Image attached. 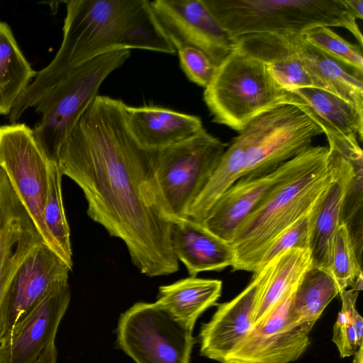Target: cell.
I'll return each instance as SVG.
<instances>
[{
  "label": "cell",
  "instance_id": "1",
  "mask_svg": "<svg viewBox=\"0 0 363 363\" xmlns=\"http://www.w3.org/2000/svg\"><path fill=\"white\" fill-rule=\"evenodd\" d=\"M126 104L98 95L57 148L53 160L87 201V214L124 242L133 264L153 277L179 270L152 174L156 151L141 147L128 124Z\"/></svg>",
  "mask_w": 363,
  "mask_h": 363
},
{
  "label": "cell",
  "instance_id": "2",
  "mask_svg": "<svg viewBox=\"0 0 363 363\" xmlns=\"http://www.w3.org/2000/svg\"><path fill=\"white\" fill-rule=\"evenodd\" d=\"M66 3L63 38L52 60L36 75L12 108L18 122L67 73L108 52L142 49L174 54L147 0H70Z\"/></svg>",
  "mask_w": 363,
  "mask_h": 363
},
{
  "label": "cell",
  "instance_id": "3",
  "mask_svg": "<svg viewBox=\"0 0 363 363\" xmlns=\"http://www.w3.org/2000/svg\"><path fill=\"white\" fill-rule=\"evenodd\" d=\"M232 36L301 33L317 26L347 30L362 48L363 38L346 0H203Z\"/></svg>",
  "mask_w": 363,
  "mask_h": 363
},
{
  "label": "cell",
  "instance_id": "4",
  "mask_svg": "<svg viewBox=\"0 0 363 363\" xmlns=\"http://www.w3.org/2000/svg\"><path fill=\"white\" fill-rule=\"evenodd\" d=\"M333 180L326 161L274 189L238 226L230 242L234 271L255 272L273 242L311 211Z\"/></svg>",
  "mask_w": 363,
  "mask_h": 363
},
{
  "label": "cell",
  "instance_id": "5",
  "mask_svg": "<svg viewBox=\"0 0 363 363\" xmlns=\"http://www.w3.org/2000/svg\"><path fill=\"white\" fill-rule=\"evenodd\" d=\"M286 93L263 61L238 48L216 67L203 101L213 122L239 132L257 116L283 103Z\"/></svg>",
  "mask_w": 363,
  "mask_h": 363
},
{
  "label": "cell",
  "instance_id": "6",
  "mask_svg": "<svg viewBox=\"0 0 363 363\" xmlns=\"http://www.w3.org/2000/svg\"><path fill=\"white\" fill-rule=\"evenodd\" d=\"M323 133L318 122L302 108L281 103L252 118L229 145L243 159L240 177H256L297 156Z\"/></svg>",
  "mask_w": 363,
  "mask_h": 363
},
{
  "label": "cell",
  "instance_id": "7",
  "mask_svg": "<svg viewBox=\"0 0 363 363\" xmlns=\"http://www.w3.org/2000/svg\"><path fill=\"white\" fill-rule=\"evenodd\" d=\"M128 49L99 55L75 67L50 86L34 108L40 120L33 129L34 137L52 160L70 130L99 95L105 79L129 58Z\"/></svg>",
  "mask_w": 363,
  "mask_h": 363
},
{
  "label": "cell",
  "instance_id": "8",
  "mask_svg": "<svg viewBox=\"0 0 363 363\" xmlns=\"http://www.w3.org/2000/svg\"><path fill=\"white\" fill-rule=\"evenodd\" d=\"M228 145L204 128L155 152L152 174L162 209L172 221L187 212L218 167Z\"/></svg>",
  "mask_w": 363,
  "mask_h": 363
},
{
  "label": "cell",
  "instance_id": "9",
  "mask_svg": "<svg viewBox=\"0 0 363 363\" xmlns=\"http://www.w3.org/2000/svg\"><path fill=\"white\" fill-rule=\"evenodd\" d=\"M50 160L29 126L20 123L0 125V168L45 243L62 258L43 218Z\"/></svg>",
  "mask_w": 363,
  "mask_h": 363
},
{
  "label": "cell",
  "instance_id": "10",
  "mask_svg": "<svg viewBox=\"0 0 363 363\" xmlns=\"http://www.w3.org/2000/svg\"><path fill=\"white\" fill-rule=\"evenodd\" d=\"M118 347L135 363H189L194 338L155 303L138 302L122 313Z\"/></svg>",
  "mask_w": 363,
  "mask_h": 363
},
{
  "label": "cell",
  "instance_id": "11",
  "mask_svg": "<svg viewBox=\"0 0 363 363\" xmlns=\"http://www.w3.org/2000/svg\"><path fill=\"white\" fill-rule=\"evenodd\" d=\"M328 152V146L312 145L267 174L240 177L213 204L202 224L230 242L238 226L274 189L324 163Z\"/></svg>",
  "mask_w": 363,
  "mask_h": 363
},
{
  "label": "cell",
  "instance_id": "12",
  "mask_svg": "<svg viewBox=\"0 0 363 363\" xmlns=\"http://www.w3.org/2000/svg\"><path fill=\"white\" fill-rule=\"evenodd\" d=\"M297 284L266 318L252 325L223 363H290L303 354L310 344L311 331L298 321L291 309Z\"/></svg>",
  "mask_w": 363,
  "mask_h": 363
},
{
  "label": "cell",
  "instance_id": "13",
  "mask_svg": "<svg viewBox=\"0 0 363 363\" xmlns=\"http://www.w3.org/2000/svg\"><path fill=\"white\" fill-rule=\"evenodd\" d=\"M150 5L176 51L185 46L196 48L217 67L238 49V38L223 28L203 0H155Z\"/></svg>",
  "mask_w": 363,
  "mask_h": 363
},
{
  "label": "cell",
  "instance_id": "14",
  "mask_svg": "<svg viewBox=\"0 0 363 363\" xmlns=\"http://www.w3.org/2000/svg\"><path fill=\"white\" fill-rule=\"evenodd\" d=\"M72 270L40 241L12 277L0 308V340L57 286L68 282Z\"/></svg>",
  "mask_w": 363,
  "mask_h": 363
},
{
  "label": "cell",
  "instance_id": "15",
  "mask_svg": "<svg viewBox=\"0 0 363 363\" xmlns=\"http://www.w3.org/2000/svg\"><path fill=\"white\" fill-rule=\"evenodd\" d=\"M275 259L258 270L235 298L218 305L211 320L201 327L200 354L223 363L252 327L257 301L274 269Z\"/></svg>",
  "mask_w": 363,
  "mask_h": 363
},
{
  "label": "cell",
  "instance_id": "16",
  "mask_svg": "<svg viewBox=\"0 0 363 363\" xmlns=\"http://www.w3.org/2000/svg\"><path fill=\"white\" fill-rule=\"evenodd\" d=\"M70 301L68 282L51 290L0 340V363H35L55 343Z\"/></svg>",
  "mask_w": 363,
  "mask_h": 363
},
{
  "label": "cell",
  "instance_id": "17",
  "mask_svg": "<svg viewBox=\"0 0 363 363\" xmlns=\"http://www.w3.org/2000/svg\"><path fill=\"white\" fill-rule=\"evenodd\" d=\"M171 245L190 277H196L203 272L221 271L235 263V251L230 242L189 218L172 220Z\"/></svg>",
  "mask_w": 363,
  "mask_h": 363
},
{
  "label": "cell",
  "instance_id": "18",
  "mask_svg": "<svg viewBox=\"0 0 363 363\" xmlns=\"http://www.w3.org/2000/svg\"><path fill=\"white\" fill-rule=\"evenodd\" d=\"M128 127L139 145L159 151L179 143L203 128L200 117L168 108L126 105Z\"/></svg>",
  "mask_w": 363,
  "mask_h": 363
},
{
  "label": "cell",
  "instance_id": "19",
  "mask_svg": "<svg viewBox=\"0 0 363 363\" xmlns=\"http://www.w3.org/2000/svg\"><path fill=\"white\" fill-rule=\"evenodd\" d=\"M285 91L283 103L294 104L304 110L318 122L323 133L349 141L362 140L363 111L320 89L305 87Z\"/></svg>",
  "mask_w": 363,
  "mask_h": 363
},
{
  "label": "cell",
  "instance_id": "20",
  "mask_svg": "<svg viewBox=\"0 0 363 363\" xmlns=\"http://www.w3.org/2000/svg\"><path fill=\"white\" fill-rule=\"evenodd\" d=\"M238 48L263 61L277 84L285 90L313 87L327 91L325 85L288 50L278 33L241 36L238 38Z\"/></svg>",
  "mask_w": 363,
  "mask_h": 363
},
{
  "label": "cell",
  "instance_id": "21",
  "mask_svg": "<svg viewBox=\"0 0 363 363\" xmlns=\"http://www.w3.org/2000/svg\"><path fill=\"white\" fill-rule=\"evenodd\" d=\"M288 50L332 93L363 111L362 77L348 72L331 57L306 42L301 33H279Z\"/></svg>",
  "mask_w": 363,
  "mask_h": 363
},
{
  "label": "cell",
  "instance_id": "22",
  "mask_svg": "<svg viewBox=\"0 0 363 363\" xmlns=\"http://www.w3.org/2000/svg\"><path fill=\"white\" fill-rule=\"evenodd\" d=\"M222 285L218 279L189 277L161 286L155 303L192 331L199 317L217 305Z\"/></svg>",
  "mask_w": 363,
  "mask_h": 363
},
{
  "label": "cell",
  "instance_id": "23",
  "mask_svg": "<svg viewBox=\"0 0 363 363\" xmlns=\"http://www.w3.org/2000/svg\"><path fill=\"white\" fill-rule=\"evenodd\" d=\"M36 73L20 50L9 25L0 21V114L9 115Z\"/></svg>",
  "mask_w": 363,
  "mask_h": 363
},
{
  "label": "cell",
  "instance_id": "24",
  "mask_svg": "<svg viewBox=\"0 0 363 363\" xmlns=\"http://www.w3.org/2000/svg\"><path fill=\"white\" fill-rule=\"evenodd\" d=\"M308 249L288 250L275 258L272 274L255 307L252 325L262 321L311 266Z\"/></svg>",
  "mask_w": 363,
  "mask_h": 363
},
{
  "label": "cell",
  "instance_id": "25",
  "mask_svg": "<svg viewBox=\"0 0 363 363\" xmlns=\"http://www.w3.org/2000/svg\"><path fill=\"white\" fill-rule=\"evenodd\" d=\"M339 295L328 270L311 266L299 280L291 301L298 321L311 330L327 306Z\"/></svg>",
  "mask_w": 363,
  "mask_h": 363
},
{
  "label": "cell",
  "instance_id": "26",
  "mask_svg": "<svg viewBox=\"0 0 363 363\" xmlns=\"http://www.w3.org/2000/svg\"><path fill=\"white\" fill-rule=\"evenodd\" d=\"M62 176L57 162L51 159L49 164L48 188L43 209V218L50 234L61 252L63 261L72 269L73 262L70 230L62 201Z\"/></svg>",
  "mask_w": 363,
  "mask_h": 363
},
{
  "label": "cell",
  "instance_id": "27",
  "mask_svg": "<svg viewBox=\"0 0 363 363\" xmlns=\"http://www.w3.org/2000/svg\"><path fill=\"white\" fill-rule=\"evenodd\" d=\"M359 291L346 289L340 296L341 309L333 326V343L342 358L353 356L363 345V320L356 308Z\"/></svg>",
  "mask_w": 363,
  "mask_h": 363
},
{
  "label": "cell",
  "instance_id": "28",
  "mask_svg": "<svg viewBox=\"0 0 363 363\" xmlns=\"http://www.w3.org/2000/svg\"><path fill=\"white\" fill-rule=\"evenodd\" d=\"M302 38L343 67H349L362 77L363 55L359 45L350 43L330 27L317 26L301 33Z\"/></svg>",
  "mask_w": 363,
  "mask_h": 363
},
{
  "label": "cell",
  "instance_id": "29",
  "mask_svg": "<svg viewBox=\"0 0 363 363\" xmlns=\"http://www.w3.org/2000/svg\"><path fill=\"white\" fill-rule=\"evenodd\" d=\"M328 271L336 282L339 295L362 276L361 262L345 224L340 225L333 240Z\"/></svg>",
  "mask_w": 363,
  "mask_h": 363
},
{
  "label": "cell",
  "instance_id": "30",
  "mask_svg": "<svg viewBox=\"0 0 363 363\" xmlns=\"http://www.w3.org/2000/svg\"><path fill=\"white\" fill-rule=\"evenodd\" d=\"M311 211L296 221L273 242L264 254L258 269L288 250L308 249Z\"/></svg>",
  "mask_w": 363,
  "mask_h": 363
},
{
  "label": "cell",
  "instance_id": "31",
  "mask_svg": "<svg viewBox=\"0 0 363 363\" xmlns=\"http://www.w3.org/2000/svg\"><path fill=\"white\" fill-rule=\"evenodd\" d=\"M177 51L180 67L187 78L205 89L211 82L216 66L206 54L196 48L185 46Z\"/></svg>",
  "mask_w": 363,
  "mask_h": 363
},
{
  "label": "cell",
  "instance_id": "32",
  "mask_svg": "<svg viewBox=\"0 0 363 363\" xmlns=\"http://www.w3.org/2000/svg\"><path fill=\"white\" fill-rule=\"evenodd\" d=\"M57 357V348L55 343H53L43 352L35 363H56Z\"/></svg>",
  "mask_w": 363,
  "mask_h": 363
},
{
  "label": "cell",
  "instance_id": "33",
  "mask_svg": "<svg viewBox=\"0 0 363 363\" xmlns=\"http://www.w3.org/2000/svg\"><path fill=\"white\" fill-rule=\"evenodd\" d=\"M349 9L356 19H363V0H346Z\"/></svg>",
  "mask_w": 363,
  "mask_h": 363
},
{
  "label": "cell",
  "instance_id": "34",
  "mask_svg": "<svg viewBox=\"0 0 363 363\" xmlns=\"http://www.w3.org/2000/svg\"><path fill=\"white\" fill-rule=\"evenodd\" d=\"M362 348H363V345L359 346V347L357 349V350L353 354V356H354L353 363H363Z\"/></svg>",
  "mask_w": 363,
  "mask_h": 363
}]
</instances>
